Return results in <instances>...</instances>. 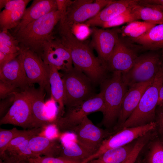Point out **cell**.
Segmentation results:
<instances>
[{"label": "cell", "instance_id": "1", "mask_svg": "<svg viewBox=\"0 0 163 163\" xmlns=\"http://www.w3.org/2000/svg\"><path fill=\"white\" fill-rule=\"evenodd\" d=\"M59 38L62 44L70 50L74 67L86 75L93 83L101 82L105 79L107 64L94 54L86 43L77 39L71 28L59 22Z\"/></svg>", "mask_w": 163, "mask_h": 163}, {"label": "cell", "instance_id": "2", "mask_svg": "<svg viewBox=\"0 0 163 163\" xmlns=\"http://www.w3.org/2000/svg\"><path fill=\"white\" fill-rule=\"evenodd\" d=\"M61 18L58 10L52 12L30 23L13 35L18 41L20 48L28 49L41 58L43 44L54 37L53 30Z\"/></svg>", "mask_w": 163, "mask_h": 163}, {"label": "cell", "instance_id": "3", "mask_svg": "<svg viewBox=\"0 0 163 163\" xmlns=\"http://www.w3.org/2000/svg\"><path fill=\"white\" fill-rule=\"evenodd\" d=\"M163 83V59L153 82L146 89L136 107L116 132L127 128L143 126L155 121L156 108Z\"/></svg>", "mask_w": 163, "mask_h": 163}, {"label": "cell", "instance_id": "4", "mask_svg": "<svg viewBox=\"0 0 163 163\" xmlns=\"http://www.w3.org/2000/svg\"><path fill=\"white\" fill-rule=\"evenodd\" d=\"M100 92L104 104L101 124L107 128L114 125L117 121L124 96L128 89L124 82L122 73L113 72L111 77L101 83Z\"/></svg>", "mask_w": 163, "mask_h": 163}, {"label": "cell", "instance_id": "5", "mask_svg": "<svg viewBox=\"0 0 163 163\" xmlns=\"http://www.w3.org/2000/svg\"><path fill=\"white\" fill-rule=\"evenodd\" d=\"M61 76L64 86L63 103L67 108L78 105L95 94L93 83L76 68L63 72Z\"/></svg>", "mask_w": 163, "mask_h": 163}, {"label": "cell", "instance_id": "6", "mask_svg": "<svg viewBox=\"0 0 163 163\" xmlns=\"http://www.w3.org/2000/svg\"><path fill=\"white\" fill-rule=\"evenodd\" d=\"M67 108L61 117L53 121L58 130L62 132H71L91 113H103L105 107L102 94L100 92L78 105Z\"/></svg>", "mask_w": 163, "mask_h": 163}, {"label": "cell", "instance_id": "7", "mask_svg": "<svg viewBox=\"0 0 163 163\" xmlns=\"http://www.w3.org/2000/svg\"><path fill=\"white\" fill-rule=\"evenodd\" d=\"M162 60L160 55L156 53H149L138 56L130 69L122 74L123 80L128 88L135 84L153 80Z\"/></svg>", "mask_w": 163, "mask_h": 163}, {"label": "cell", "instance_id": "8", "mask_svg": "<svg viewBox=\"0 0 163 163\" xmlns=\"http://www.w3.org/2000/svg\"><path fill=\"white\" fill-rule=\"evenodd\" d=\"M20 49V54L30 85L38 84L40 88L51 94L49 65L36 53L27 49Z\"/></svg>", "mask_w": 163, "mask_h": 163}, {"label": "cell", "instance_id": "9", "mask_svg": "<svg viewBox=\"0 0 163 163\" xmlns=\"http://www.w3.org/2000/svg\"><path fill=\"white\" fill-rule=\"evenodd\" d=\"M113 0H70L65 18L60 22L70 28L76 24L83 23L97 15Z\"/></svg>", "mask_w": 163, "mask_h": 163}, {"label": "cell", "instance_id": "10", "mask_svg": "<svg viewBox=\"0 0 163 163\" xmlns=\"http://www.w3.org/2000/svg\"><path fill=\"white\" fill-rule=\"evenodd\" d=\"M157 127V123L154 121L143 126L120 130L105 139L97 151L87 161H88L97 158L108 150L129 144L133 140L154 130Z\"/></svg>", "mask_w": 163, "mask_h": 163}, {"label": "cell", "instance_id": "11", "mask_svg": "<svg viewBox=\"0 0 163 163\" xmlns=\"http://www.w3.org/2000/svg\"><path fill=\"white\" fill-rule=\"evenodd\" d=\"M13 103L5 115L1 119L0 125L10 124L24 129L33 128L31 104L24 91L14 93Z\"/></svg>", "mask_w": 163, "mask_h": 163}, {"label": "cell", "instance_id": "12", "mask_svg": "<svg viewBox=\"0 0 163 163\" xmlns=\"http://www.w3.org/2000/svg\"><path fill=\"white\" fill-rule=\"evenodd\" d=\"M70 132L80 143L95 153L104 140L114 133L96 126L87 116Z\"/></svg>", "mask_w": 163, "mask_h": 163}, {"label": "cell", "instance_id": "13", "mask_svg": "<svg viewBox=\"0 0 163 163\" xmlns=\"http://www.w3.org/2000/svg\"><path fill=\"white\" fill-rule=\"evenodd\" d=\"M41 58L46 64L53 66L63 72L73 67L70 50L58 38L54 37L44 43Z\"/></svg>", "mask_w": 163, "mask_h": 163}, {"label": "cell", "instance_id": "14", "mask_svg": "<svg viewBox=\"0 0 163 163\" xmlns=\"http://www.w3.org/2000/svg\"><path fill=\"white\" fill-rule=\"evenodd\" d=\"M91 31L92 46L96 50L98 57L107 64L119 38L120 29L92 27Z\"/></svg>", "mask_w": 163, "mask_h": 163}, {"label": "cell", "instance_id": "15", "mask_svg": "<svg viewBox=\"0 0 163 163\" xmlns=\"http://www.w3.org/2000/svg\"><path fill=\"white\" fill-rule=\"evenodd\" d=\"M31 104L33 128H45L53 123V120L46 115L44 98V89L40 87L35 88L34 85L30 86L24 91Z\"/></svg>", "mask_w": 163, "mask_h": 163}, {"label": "cell", "instance_id": "16", "mask_svg": "<svg viewBox=\"0 0 163 163\" xmlns=\"http://www.w3.org/2000/svg\"><path fill=\"white\" fill-rule=\"evenodd\" d=\"M153 80L135 84L128 88L123 100L119 116L114 127V132L131 114L138 105L146 89L152 84Z\"/></svg>", "mask_w": 163, "mask_h": 163}, {"label": "cell", "instance_id": "17", "mask_svg": "<svg viewBox=\"0 0 163 163\" xmlns=\"http://www.w3.org/2000/svg\"><path fill=\"white\" fill-rule=\"evenodd\" d=\"M137 56L135 52L119 38L107 63L108 69L125 73L132 67Z\"/></svg>", "mask_w": 163, "mask_h": 163}, {"label": "cell", "instance_id": "18", "mask_svg": "<svg viewBox=\"0 0 163 163\" xmlns=\"http://www.w3.org/2000/svg\"><path fill=\"white\" fill-rule=\"evenodd\" d=\"M0 80L22 91L30 86L20 54L0 70Z\"/></svg>", "mask_w": 163, "mask_h": 163}, {"label": "cell", "instance_id": "19", "mask_svg": "<svg viewBox=\"0 0 163 163\" xmlns=\"http://www.w3.org/2000/svg\"><path fill=\"white\" fill-rule=\"evenodd\" d=\"M139 0H120L113 1L97 15L85 22L89 27L99 26L132 8Z\"/></svg>", "mask_w": 163, "mask_h": 163}, {"label": "cell", "instance_id": "20", "mask_svg": "<svg viewBox=\"0 0 163 163\" xmlns=\"http://www.w3.org/2000/svg\"><path fill=\"white\" fill-rule=\"evenodd\" d=\"M58 10L56 0H34L26 8L20 22L15 27L13 34L24 28L30 23L52 12Z\"/></svg>", "mask_w": 163, "mask_h": 163}, {"label": "cell", "instance_id": "21", "mask_svg": "<svg viewBox=\"0 0 163 163\" xmlns=\"http://www.w3.org/2000/svg\"><path fill=\"white\" fill-rule=\"evenodd\" d=\"M29 142L32 151L37 157L41 155L58 157L63 147L57 139H50L43 136H34Z\"/></svg>", "mask_w": 163, "mask_h": 163}, {"label": "cell", "instance_id": "22", "mask_svg": "<svg viewBox=\"0 0 163 163\" xmlns=\"http://www.w3.org/2000/svg\"><path fill=\"white\" fill-rule=\"evenodd\" d=\"M50 68L49 82L51 98L58 105L56 119L61 117L64 113L63 103L64 86L61 75L55 66L49 65Z\"/></svg>", "mask_w": 163, "mask_h": 163}, {"label": "cell", "instance_id": "23", "mask_svg": "<svg viewBox=\"0 0 163 163\" xmlns=\"http://www.w3.org/2000/svg\"><path fill=\"white\" fill-rule=\"evenodd\" d=\"M95 152L88 148L75 139L63 148L59 157L72 161L84 163Z\"/></svg>", "mask_w": 163, "mask_h": 163}, {"label": "cell", "instance_id": "24", "mask_svg": "<svg viewBox=\"0 0 163 163\" xmlns=\"http://www.w3.org/2000/svg\"><path fill=\"white\" fill-rule=\"evenodd\" d=\"M132 10L138 20L156 25L163 24V10L155 5L139 2L133 7Z\"/></svg>", "mask_w": 163, "mask_h": 163}, {"label": "cell", "instance_id": "25", "mask_svg": "<svg viewBox=\"0 0 163 163\" xmlns=\"http://www.w3.org/2000/svg\"><path fill=\"white\" fill-rule=\"evenodd\" d=\"M29 139L25 140L15 148L6 150L0 156L4 163H19L24 161L38 157L32 151L29 144Z\"/></svg>", "mask_w": 163, "mask_h": 163}, {"label": "cell", "instance_id": "26", "mask_svg": "<svg viewBox=\"0 0 163 163\" xmlns=\"http://www.w3.org/2000/svg\"><path fill=\"white\" fill-rule=\"evenodd\" d=\"M134 145L130 143L121 147L108 150L97 158L86 163H123L129 155Z\"/></svg>", "mask_w": 163, "mask_h": 163}, {"label": "cell", "instance_id": "27", "mask_svg": "<svg viewBox=\"0 0 163 163\" xmlns=\"http://www.w3.org/2000/svg\"><path fill=\"white\" fill-rule=\"evenodd\" d=\"M132 40L150 50L163 48V24L155 25L142 36Z\"/></svg>", "mask_w": 163, "mask_h": 163}, {"label": "cell", "instance_id": "28", "mask_svg": "<svg viewBox=\"0 0 163 163\" xmlns=\"http://www.w3.org/2000/svg\"><path fill=\"white\" fill-rule=\"evenodd\" d=\"M30 0H24L23 2L5 17L0 19L1 31H8L14 28L22 19Z\"/></svg>", "mask_w": 163, "mask_h": 163}, {"label": "cell", "instance_id": "29", "mask_svg": "<svg viewBox=\"0 0 163 163\" xmlns=\"http://www.w3.org/2000/svg\"><path fill=\"white\" fill-rule=\"evenodd\" d=\"M155 25L143 21H135L120 29V33L123 37H128L133 40L142 36Z\"/></svg>", "mask_w": 163, "mask_h": 163}, {"label": "cell", "instance_id": "30", "mask_svg": "<svg viewBox=\"0 0 163 163\" xmlns=\"http://www.w3.org/2000/svg\"><path fill=\"white\" fill-rule=\"evenodd\" d=\"M27 130H20L16 128L7 129H0V156L5 151L11 141L15 138L24 133Z\"/></svg>", "mask_w": 163, "mask_h": 163}, {"label": "cell", "instance_id": "31", "mask_svg": "<svg viewBox=\"0 0 163 163\" xmlns=\"http://www.w3.org/2000/svg\"><path fill=\"white\" fill-rule=\"evenodd\" d=\"M132 8L126 10L111 20L102 24L99 27L104 28L114 27L126 23H128L135 21L138 20L132 11Z\"/></svg>", "mask_w": 163, "mask_h": 163}, {"label": "cell", "instance_id": "32", "mask_svg": "<svg viewBox=\"0 0 163 163\" xmlns=\"http://www.w3.org/2000/svg\"><path fill=\"white\" fill-rule=\"evenodd\" d=\"M148 163H163V144L156 141L151 145L147 158Z\"/></svg>", "mask_w": 163, "mask_h": 163}, {"label": "cell", "instance_id": "33", "mask_svg": "<svg viewBox=\"0 0 163 163\" xmlns=\"http://www.w3.org/2000/svg\"><path fill=\"white\" fill-rule=\"evenodd\" d=\"M149 141V138L145 136L139 138L129 155L123 163H135L141 151Z\"/></svg>", "mask_w": 163, "mask_h": 163}, {"label": "cell", "instance_id": "34", "mask_svg": "<svg viewBox=\"0 0 163 163\" xmlns=\"http://www.w3.org/2000/svg\"><path fill=\"white\" fill-rule=\"evenodd\" d=\"M0 43L20 51L21 49L18 41L8 30L0 31Z\"/></svg>", "mask_w": 163, "mask_h": 163}, {"label": "cell", "instance_id": "35", "mask_svg": "<svg viewBox=\"0 0 163 163\" xmlns=\"http://www.w3.org/2000/svg\"><path fill=\"white\" fill-rule=\"evenodd\" d=\"M28 160L32 163H81L60 157L40 156L30 159Z\"/></svg>", "mask_w": 163, "mask_h": 163}, {"label": "cell", "instance_id": "36", "mask_svg": "<svg viewBox=\"0 0 163 163\" xmlns=\"http://www.w3.org/2000/svg\"><path fill=\"white\" fill-rule=\"evenodd\" d=\"M89 27L85 23H80L73 25L71 29L75 37L82 41L87 37L90 34L91 31Z\"/></svg>", "mask_w": 163, "mask_h": 163}, {"label": "cell", "instance_id": "37", "mask_svg": "<svg viewBox=\"0 0 163 163\" xmlns=\"http://www.w3.org/2000/svg\"><path fill=\"white\" fill-rule=\"evenodd\" d=\"M23 91L16 87L0 80V99H3L14 92Z\"/></svg>", "mask_w": 163, "mask_h": 163}, {"label": "cell", "instance_id": "38", "mask_svg": "<svg viewBox=\"0 0 163 163\" xmlns=\"http://www.w3.org/2000/svg\"><path fill=\"white\" fill-rule=\"evenodd\" d=\"M14 93L5 98L1 100L0 102V117L1 119L7 113L14 103L15 99Z\"/></svg>", "mask_w": 163, "mask_h": 163}, {"label": "cell", "instance_id": "39", "mask_svg": "<svg viewBox=\"0 0 163 163\" xmlns=\"http://www.w3.org/2000/svg\"><path fill=\"white\" fill-rule=\"evenodd\" d=\"M24 0H9L4 9L0 12V19L5 17L11 11L13 10L20 5Z\"/></svg>", "mask_w": 163, "mask_h": 163}, {"label": "cell", "instance_id": "40", "mask_svg": "<svg viewBox=\"0 0 163 163\" xmlns=\"http://www.w3.org/2000/svg\"><path fill=\"white\" fill-rule=\"evenodd\" d=\"M20 52L14 54H8L0 52V70L7 64L15 58Z\"/></svg>", "mask_w": 163, "mask_h": 163}, {"label": "cell", "instance_id": "41", "mask_svg": "<svg viewBox=\"0 0 163 163\" xmlns=\"http://www.w3.org/2000/svg\"><path fill=\"white\" fill-rule=\"evenodd\" d=\"M57 6L58 10L61 15V20L65 18L67 6L70 2V0H56Z\"/></svg>", "mask_w": 163, "mask_h": 163}, {"label": "cell", "instance_id": "42", "mask_svg": "<svg viewBox=\"0 0 163 163\" xmlns=\"http://www.w3.org/2000/svg\"><path fill=\"white\" fill-rule=\"evenodd\" d=\"M156 121L159 131L163 138V113L160 110L157 112Z\"/></svg>", "mask_w": 163, "mask_h": 163}, {"label": "cell", "instance_id": "43", "mask_svg": "<svg viewBox=\"0 0 163 163\" xmlns=\"http://www.w3.org/2000/svg\"><path fill=\"white\" fill-rule=\"evenodd\" d=\"M0 52L5 53L14 54L20 52L0 43Z\"/></svg>", "mask_w": 163, "mask_h": 163}, {"label": "cell", "instance_id": "44", "mask_svg": "<svg viewBox=\"0 0 163 163\" xmlns=\"http://www.w3.org/2000/svg\"><path fill=\"white\" fill-rule=\"evenodd\" d=\"M139 2L143 4L154 5L163 6V0H139Z\"/></svg>", "mask_w": 163, "mask_h": 163}, {"label": "cell", "instance_id": "45", "mask_svg": "<svg viewBox=\"0 0 163 163\" xmlns=\"http://www.w3.org/2000/svg\"><path fill=\"white\" fill-rule=\"evenodd\" d=\"M163 105V83L160 88L157 106L159 107Z\"/></svg>", "mask_w": 163, "mask_h": 163}, {"label": "cell", "instance_id": "46", "mask_svg": "<svg viewBox=\"0 0 163 163\" xmlns=\"http://www.w3.org/2000/svg\"><path fill=\"white\" fill-rule=\"evenodd\" d=\"M9 0H0V9L1 10L3 8L5 7Z\"/></svg>", "mask_w": 163, "mask_h": 163}, {"label": "cell", "instance_id": "47", "mask_svg": "<svg viewBox=\"0 0 163 163\" xmlns=\"http://www.w3.org/2000/svg\"><path fill=\"white\" fill-rule=\"evenodd\" d=\"M19 163H32L30 162V161H29V160H26V161H21Z\"/></svg>", "mask_w": 163, "mask_h": 163}, {"label": "cell", "instance_id": "48", "mask_svg": "<svg viewBox=\"0 0 163 163\" xmlns=\"http://www.w3.org/2000/svg\"><path fill=\"white\" fill-rule=\"evenodd\" d=\"M160 110L163 113V105L160 106Z\"/></svg>", "mask_w": 163, "mask_h": 163}, {"label": "cell", "instance_id": "49", "mask_svg": "<svg viewBox=\"0 0 163 163\" xmlns=\"http://www.w3.org/2000/svg\"><path fill=\"white\" fill-rule=\"evenodd\" d=\"M156 5L159 8H160L163 10V6L157 5Z\"/></svg>", "mask_w": 163, "mask_h": 163}, {"label": "cell", "instance_id": "50", "mask_svg": "<svg viewBox=\"0 0 163 163\" xmlns=\"http://www.w3.org/2000/svg\"><path fill=\"white\" fill-rule=\"evenodd\" d=\"M0 163H4L2 160H0Z\"/></svg>", "mask_w": 163, "mask_h": 163}]
</instances>
